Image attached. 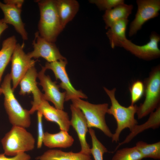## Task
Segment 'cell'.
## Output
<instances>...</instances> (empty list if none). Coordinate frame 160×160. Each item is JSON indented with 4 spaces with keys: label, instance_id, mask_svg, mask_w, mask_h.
Returning a JSON list of instances; mask_svg holds the SVG:
<instances>
[{
    "label": "cell",
    "instance_id": "603a6c76",
    "mask_svg": "<svg viewBox=\"0 0 160 160\" xmlns=\"http://www.w3.org/2000/svg\"><path fill=\"white\" fill-rule=\"evenodd\" d=\"M16 44L17 40L14 36L7 38L3 41L2 48L0 50V84L5 68L11 60Z\"/></svg>",
    "mask_w": 160,
    "mask_h": 160
},
{
    "label": "cell",
    "instance_id": "4dcf8cb0",
    "mask_svg": "<svg viewBox=\"0 0 160 160\" xmlns=\"http://www.w3.org/2000/svg\"><path fill=\"white\" fill-rule=\"evenodd\" d=\"M3 1L5 4H10L22 7L24 1L23 0H4Z\"/></svg>",
    "mask_w": 160,
    "mask_h": 160
},
{
    "label": "cell",
    "instance_id": "7a4b0ae2",
    "mask_svg": "<svg viewBox=\"0 0 160 160\" xmlns=\"http://www.w3.org/2000/svg\"><path fill=\"white\" fill-rule=\"evenodd\" d=\"M104 89L109 97L111 105L108 108L107 113L112 115L117 123V128L111 137L112 142L117 143L119 141L120 135L126 128H128L131 131L137 125L138 122L135 118L138 106L137 105H130L128 107L121 105L115 97V88L109 90L105 87Z\"/></svg>",
    "mask_w": 160,
    "mask_h": 160
},
{
    "label": "cell",
    "instance_id": "4fadbf2b",
    "mask_svg": "<svg viewBox=\"0 0 160 160\" xmlns=\"http://www.w3.org/2000/svg\"><path fill=\"white\" fill-rule=\"evenodd\" d=\"M38 73L35 66L31 68L20 80L19 84L20 90L19 92L21 95L32 93L33 101L31 102L32 107L29 110L31 114H33L42 99L43 93L37 86L36 79Z\"/></svg>",
    "mask_w": 160,
    "mask_h": 160
},
{
    "label": "cell",
    "instance_id": "5b68a950",
    "mask_svg": "<svg viewBox=\"0 0 160 160\" xmlns=\"http://www.w3.org/2000/svg\"><path fill=\"white\" fill-rule=\"evenodd\" d=\"M71 101L72 104L79 108L83 113L88 128H97L106 136L111 138L113 134L106 124L105 118L108 109V103L93 104L81 98L73 99Z\"/></svg>",
    "mask_w": 160,
    "mask_h": 160
},
{
    "label": "cell",
    "instance_id": "d6986e66",
    "mask_svg": "<svg viewBox=\"0 0 160 160\" xmlns=\"http://www.w3.org/2000/svg\"><path fill=\"white\" fill-rule=\"evenodd\" d=\"M156 109L150 113L148 119L145 123L135 126L124 140L119 144L115 151L121 145L129 143L135 137L144 130L150 128L155 129L159 128L160 126V105Z\"/></svg>",
    "mask_w": 160,
    "mask_h": 160
},
{
    "label": "cell",
    "instance_id": "52a82bcc",
    "mask_svg": "<svg viewBox=\"0 0 160 160\" xmlns=\"http://www.w3.org/2000/svg\"><path fill=\"white\" fill-rule=\"evenodd\" d=\"M24 44H17L12 55L10 73L14 91L28 71L35 66L36 61L30 58L23 50Z\"/></svg>",
    "mask_w": 160,
    "mask_h": 160
},
{
    "label": "cell",
    "instance_id": "7c38bea8",
    "mask_svg": "<svg viewBox=\"0 0 160 160\" xmlns=\"http://www.w3.org/2000/svg\"><path fill=\"white\" fill-rule=\"evenodd\" d=\"M46 70L44 66H42L41 70L38 73L39 84L42 87V90L44 92L42 94V98L52 102L56 108L63 110L65 92H60V86L57 84V82L53 81L49 75H45Z\"/></svg>",
    "mask_w": 160,
    "mask_h": 160
},
{
    "label": "cell",
    "instance_id": "44dd1931",
    "mask_svg": "<svg viewBox=\"0 0 160 160\" xmlns=\"http://www.w3.org/2000/svg\"><path fill=\"white\" fill-rule=\"evenodd\" d=\"M132 4H123L113 8L105 11L103 16L105 23V28H109L116 22L123 19H128L133 9Z\"/></svg>",
    "mask_w": 160,
    "mask_h": 160
},
{
    "label": "cell",
    "instance_id": "9c48e42d",
    "mask_svg": "<svg viewBox=\"0 0 160 160\" xmlns=\"http://www.w3.org/2000/svg\"><path fill=\"white\" fill-rule=\"evenodd\" d=\"M137 9L135 19L131 23L129 32L130 37L141 29L149 20L158 16L160 10L159 0H137Z\"/></svg>",
    "mask_w": 160,
    "mask_h": 160
},
{
    "label": "cell",
    "instance_id": "d6a6232c",
    "mask_svg": "<svg viewBox=\"0 0 160 160\" xmlns=\"http://www.w3.org/2000/svg\"><path fill=\"white\" fill-rule=\"evenodd\" d=\"M2 94V91L1 87L0 86V95Z\"/></svg>",
    "mask_w": 160,
    "mask_h": 160
},
{
    "label": "cell",
    "instance_id": "ba28073f",
    "mask_svg": "<svg viewBox=\"0 0 160 160\" xmlns=\"http://www.w3.org/2000/svg\"><path fill=\"white\" fill-rule=\"evenodd\" d=\"M67 63L66 59L50 63L47 62L44 67L47 70H51L56 80L60 81L59 86L65 90V101L77 98H87L82 91L75 89L71 84L66 70Z\"/></svg>",
    "mask_w": 160,
    "mask_h": 160
},
{
    "label": "cell",
    "instance_id": "ac0fdd59",
    "mask_svg": "<svg viewBox=\"0 0 160 160\" xmlns=\"http://www.w3.org/2000/svg\"><path fill=\"white\" fill-rule=\"evenodd\" d=\"M74 140L68 132L60 130L54 134L47 132L44 133L43 143L46 146L50 148L69 147L73 144Z\"/></svg>",
    "mask_w": 160,
    "mask_h": 160
},
{
    "label": "cell",
    "instance_id": "5bb4252c",
    "mask_svg": "<svg viewBox=\"0 0 160 160\" xmlns=\"http://www.w3.org/2000/svg\"><path fill=\"white\" fill-rule=\"evenodd\" d=\"M71 118L70 125L76 131L81 146L80 151L91 155V148L87 143L86 135L88 131L86 119L81 110L73 104L70 105Z\"/></svg>",
    "mask_w": 160,
    "mask_h": 160
},
{
    "label": "cell",
    "instance_id": "7402d4cb",
    "mask_svg": "<svg viewBox=\"0 0 160 160\" xmlns=\"http://www.w3.org/2000/svg\"><path fill=\"white\" fill-rule=\"evenodd\" d=\"M128 19H123L113 23L106 33L112 48L121 47V44L127 39L126 33L129 22Z\"/></svg>",
    "mask_w": 160,
    "mask_h": 160
},
{
    "label": "cell",
    "instance_id": "8fae6325",
    "mask_svg": "<svg viewBox=\"0 0 160 160\" xmlns=\"http://www.w3.org/2000/svg\"><path fill=\"white\" fill-rule=\"evenodd\" d=\"M32 45L33 50L27 54L31 59L41 57L49 63L66 59L61 54L54 43L48 41L41 37L38 31L35 33Z\"/></svg>",
    "mask_w": 160,
    "mask_h": 160
},
{
    "label": "cell",
    "instance_id": "f546056e",
    "mask_svg": "<svg viewBox=\"0 0 160 160\" xmlns=\"http://www.w3.org/2000/svg\"><path fill=\"white\" fill-rule=\"evenodd\" d=\"M30 156L26 153H20L11 157H8L4 153H0V160H31Z\"/></svg>",
    "mask_w": 160,
    "mask_h": 160
},
{
    "label": "cell",
    "instance_id": "9a60e30c",
    "mask_svg": "<svg viewBox=\"0 0 160 160\" xmlns=\"http://www.w3.org/2000/svg\"><path fill=\"white\" fill-rule=\"evenodd\" d=\"M35 111L40 112L47 121L57 124L60 130L68 131L70 120L68 113L63 110L51 106L48 101L42 98Z\"/></svg>",
    "mask_w": 160,
    "mask_h": 160
},
{
    "label": "cell",
    "instance_id": "1f68e13d",
    "mask_svg": "<svg viewBox=\"0 0 160 160\" xmlns=\"http://www.w3.org/2000/svg\"><path fill=\"white\" fill-rule=\"evenodd\" d=\"M8 27L7 24L3 21V19L0 20V36L2 33Z\"/></svg>",
    "mask_w": 160,
    "mask_h": 160
},
{
    "label": "cell",
    "instance_id": "ffe728a7",
    "mask_svg": "<svg viewBox=\"0 0 160 160\" xmlns=\"http://www.w3.org/2000/svg\"><path fill=\"white\" fill-rule=\"evenodd\" d=\"M37 160H92L91 155L80 151L66 152L57 149H49L37 156Z\"/></svg>",
    "mask_w": 160,
    "mask_h": 160
},
{
    "label": "cell",
    "instance_id": "277c9868",
    "mask_svg": "<svg viewBox=\"0 0 160 160\" xmlns=\"http://www.w3.org/2000/svg\"><path fill=\"white\" fill-rule=\"evenodd\" d=\"M35 142L31 133L25 128L17 126H12L1 140L4 153L11 156L33 150Z\"/></svg>",
    "mask_w": 160,
    "mask_h": 160
},
{
    "label": "cell",
    "instance_id": "30bf717a",
    "mask_svg": "<svg viewBox=\"0 0 160 160\" xmlns=\"http://www.w3.org/2000/svg\"><path fill=\"white\" fill-rule=\"evenodd\" d=\"M160 41V35L152 32L150 36V41L144 45H137L127 38L121 44V47L140 58L149 60L159 57L160 50L158 44Z\"/></svg>",
    "mask_w": 160,
    "mask_h": 160
},
{
    "label": "cell",
    "instance_id": "f1b7e54d",
    "mask_svg": "<svg viewBox=\"0 0 160 160\" xmlns=\"http://www.w3.org/2000/svg\"><path fill=\"white\" fill-rule=\"evenodd\" d=\"M38 120V138L37 148H41L42 145L44 133L43 132L42 124V114L39 112L37 111Z\"/></svg>",
    "mask_w": 160,
    "mask_h": 160
},
{
    "label": "cell",
    "instance_id": "6da1fadb",
    "mask_svg": "<svg viewBox=\"0 0 160 160\" xmlns=\"http://www.w3.org/2000/svg\"><path fill=\"white\" fill-rule=\"evenodd\" d=\"M40 12L38 25L40 36L48 41L55 43L62 28L55 0H37Z\"/></svg>",
    "mask_w": 160,
    "mask_h": 160
},
{
    "label": "cell",
    "instance_id": "d4e9b609",
    "mask_svg": "<svg viewBox=\"0 0 160 160\" xmlns=\"http://www.w3.org/2000/svg\"><path fill=\"white\" fill-rule=\"evenodd\" d=\"M116 151L111 160H142L143 159L135 146Z\"/></svg>",
    "mask_w": 160,
    "mask_h": 160
},
{
    "label": "cell",
    "instance_id": "83f0119b",
    "mask_svg": "<svg viewBox=\"0 0 160 160\" xmlns=\"http://www.w3.org/2000/svg\"><path fill=\"white\" fill-rule=\"evenodd\" d=\"M89 1L91 3L95 4L100 10L105 11L124 3L123 0H90Z\"/></svg>",
    "mask_w": 160,
    "mask_h": 160
},
{
    "label": "cell",
    "instance_id": "cb8c5ba5",
    "mask_svg": "<svg viewBox=\"0 0 160 160\" xmlns=\"http://www.w3.org/2000/svg\"><path fill=\"white\" fill-rule=\"evenodd\" d=\"M135 146L140 152L143 158L160 159V142L148 144L142 141L137 142Z\"/></svg>",
    "mask_w": 160,
    "mask_h": 160
},
{
    "label": "cell",
    "instance_id": "e0dca14e",
    "mask_svg": "<svg viewBox=\"0 0 160 160\" xmlns=\"http://www.w3.org/2000/svg\"><path fill=\"white\" fill-rule=\"evenodd\" d=\"M62 28L71 21L78 12L79 5L76 0H55Z\"/></svg>",
    "mask_w": 160,
    "mask_h": 160
},
{
    "label": "cell",
    "instance_id": "3957f363",
    "mask_svg": "<svg viewBox=\"0 0 160 160\" xmlns=\"http://www.w3.org/2000/svg\"><path fill=\"white\" fill-rule=\"evenodd\" d=\"M10 73L4 77L1 87L4 96V105L10 123L12 126L26 128L31 123L29 110L24 108L16 98L11 86Z\"/></svg>",
    "mask_w": 160,
    "mask_h": 160
},
{
    "label": "cell",
    "instance_id": "8992f818",
    "mask_svg": "<svg viewBox=\"0 0 160 160\" xmlns=\"http://www.w3.org/2000/svg\"><path fill=\"white\" fill-rule=\"evenodd\" d=\"M144 94L145 98L143 102L138 106L137 114L140 119L154 111L159 106L160 99V67H154L144 83Z\"/></svg>",
    "mask_w": 160,
    "mask_h": 160
},
{
    "label": "cell",
    "instance_id": "2e32d148",
    "mask_svg": "<svg viewBox=\"0 0 160 160\" xmlns=\"http://www.w3.org/2000/svg\"><path fill=\"white\" fill-rule=\"evenodd\" d=\"M0 8L2 11L4 21L12 25L15 30L24 40L28 39L27 32L25 28V23L21 17L22 7L13 4L2 3L0 1Z\"/></svg>",
    "mask_w": 160,
    "mask_h": 160
},
{
    "label": "cell",
    "instance_id": "484cf974",
    "mask_svg": "<svg viewBox=\"0 0 160 160\" xmlns=\"http://www.w3.org/2000/svg\"><path fill=\"white\" fill-rule=\"evenodd\" d=\"M88 132L91 136L92 146L90 152L94 160H103V156L108 151L107 148L100 142L97 137L95 130L89 128Z\"/></svg>",
    "mask_w": 160,
    "mask_h": 160
},
{
    "label": "cell",
    "instance_id": "4316f807",
    "mask_svg": "<svg viewBox=\"0 0 160 160\" xmlns=\"http://www.w3.org/2000/svg\"><path fill=\"white\" fill-rule=\"evenodd\" d=\"M144 84L141 81L137 80L133 83L129 88L131 105H134L143 97L144 93Z\"/></svg>",
    "mask_w": 160,
    "mask_h": 160
}]
</instances>
